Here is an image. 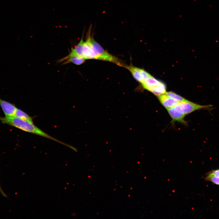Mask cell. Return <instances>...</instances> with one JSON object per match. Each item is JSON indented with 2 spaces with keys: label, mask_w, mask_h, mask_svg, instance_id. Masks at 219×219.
<instances>
[{
  "label": "cell",
  "mask_w": 219,
  "mask_h": 219,
  "mask_svg": "<svg viewBox=\"0 0 219 219\" xmlns=\"http://www.w3.org/2000/svg\"><path fill=\"white\" fill-rule=\"evenodd\" d=\"M8 125L16 127L26 132L36 134L54 141L71 148V146L66 144L48 134L37 127L33 123L24 120L16 116L9 117L7 120Z\"/></svg>",
  "instance_id": "cell-2"
},
{
  "label": "cell",
  "mask_w": 219,
  "mask_h": 219,
  "mask_svg": "<svg viewBox=\"0 0 219 219\" xmlns=\"http://www.w3.org/2000/svg\"><path fill=\"white\" fill-rule=\"evenodd\" d=\"M167 110L172 119V123L177 122L185 126L187 125V122L185 119L186 115L184 113L177 110L174 106Z\"/></svg>",
  "instance_id": "cell-6"
},
{
  "label": "cell",
  "mask_w": 219,
  "mask_h": 219,
  "mask_svg": "<svg viewBox=\"0 0 219 219\" xmlns=\"http://www.w3.org/2000/svg\"><path fill=\"white\" fill-rule=\"evenodd\" d=\"M0 106L6 116H14L17 108L13 104L0 98Z\"/></svg>",
  "instance_id": "cell-7"
},
{
  "label": "cell",
  "mask_w": 219,
  "mask_h": 219,
  "mask_svg": "<svg viewBox=\"0 0 219 219\" xmlns=\"http://www.w3.org/2000/svg\"><path fill=\"white\" fill-rule=\"evenodd\" d=\"M212 106H213L211 105H201L188 100L187 101L179 102L174 107L177 110L186 115L201 109L210 110Z\"/></svg>",
  "instance_id": "cell-4"
},
{
  "label": "cell",
  "mask_w": 219,
  "mask_h": 219,
  "mask_svg": "<svg viewBox=\"0 0 219 219\" xmlns=\"http://www.w3.org/2000/svg\"><path fill=\"white\" fill-rule=\"evenodd\" d=\"M15 116L24 120L33 123L32 119L30 116L23 110L17 108Z\"/></svg>",
  "instance_id": "cell-10"
},
{
  "label": "cell",
  "mask_w": 219,
  "mask_h": 219,
  "mask_svg": "<svg viewBox=\"0 0 219 219\" xmlns=\"http://www.w3.org/2000/svg\"><path fill=\"white\" fill-rule=\"evenodd\" d=\"M141 84L143 88L157 96L166 92L165 85L151 75L147 78Z\"/></svg>",
  "instance_id": "cell-3"
},
{
  "label": "cell",
  "mask_w": 219,
  "mask_h": 219,
  "mask_svg": "<svg viewBox=\"0 0 219 219\" xmlns=\"http://www.w3.org/2000/svg\"><path fill=\"white\" fill-rule=\"evenodd\" d=\"M165 94L170 97L177 101L179 102H185L188 100L173 92H166Z\"/></svg>",
  "instance_id": "cell-11"
},
{
  "label": "cell",
  "mask_w": 219,
  "mask_h": 219,
  "mask_svg": "<svg viewBox=\"0 0 219 219\" xmlns=\"http://www.w3.org/2000/svg\"><path fill=\"white\" fill-rule=\"evenodd\" d=\"M85 60V59L79 56L68 54L66 57L61 59L59 62H61L64 61L63 64L72 63L77 65H79L83 63Z\"/></svg>",
  "instance_id": "cell-9"
},
{
  "label": "cell",
  "mask_w": 219,
  "mask_h": 219,
  "mask_svg": "<svg viewBox=\"0 0 219 219\" xmlns=\"http://www.w3.org/2000/svg\"><path fill=\"white\" fill-rule=\"evenodd\" d=\"M123 67L128 70L134 78L141 84L151 75L144 69L135 67L132 64L129 65L125 64Z\"/></svg>",
  "instance_id": "cell-5"
},
{
  "label": "cell",
  "mask_w": 219,
  "mask_h": 219,
  "mask_svg": "<svg viewBox=\"0 0 219 219\" xmlns=\"http://www.w3.org/2000/svg\"><path fill=\"white\" fill-rule=\"evenodd\" d=\"M85 40L82 38L74 48H71L69 55H76L85 59H95L114 63L123 67L125 64L118 58L105 50L91 35L89 29Z\"/></svg>",
  "instance_id": "cell-1"
},
{
  "label": "cell",
  "mask_w": 219,
  "mask_h": 219,
  "mask_svg": "<svg viewBox=\"0 0 219 219\" xmlns=\"http://www.w3.org/2000/svg\"><path fill=\"white\" fill-rule=\"evenodd\" d=\"M205 179L215 184L219 185V177L208 175L206 177Z\"/></svg>",
  "instance_id": "cell-12"
},
{
  "label": "cell",
  "mask_w": 219,
  "mask_h": 219,
  "mask_svg": "<svg viewBox=\"0 0 219 219\" xmlns=\"http://www.w3.org/2000/svg\"><path fill=\"white\" fill-rule=\"evenodd\" d=\"M208 175L219 177V169L211 171L208 173Z\"/></svg>",
  "instance_id": "cell-13"
},
{
  "label": "cell",
  "mask_w": 219,
  "mask_h": 219,
  "mask_svg": "<svg viewBox=\"0 0 219 219\" xmlns=\"http://www.w3.org/2000/svg\"><path fill=\"white\" fill-rule=\"evenodd\" d=\"M0 192L2 194V195L4 196L5 197H7V196L6 195V194L4 193V192L3 191V190H2L1 187V186L0 184Z\"/></svg>",
  "instance_id": "cell-14"
},
{
  "label": "cell",
  "mask_w": 219,
  "mask_h": 219,
  "mask_svg": "<svg viewBox=\"0 0 219 219\" xmlns=\"http://www.w3.org/2000/svg\"><path fill=\"white\" fill-rule=\"evenodd\" d=\"M159 102L166 109L173 107L179 102L170 97L165 93L157 96Z\"/></svg>",
  "instance_id": "cell-8"
}]
</instances>
